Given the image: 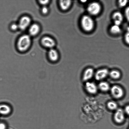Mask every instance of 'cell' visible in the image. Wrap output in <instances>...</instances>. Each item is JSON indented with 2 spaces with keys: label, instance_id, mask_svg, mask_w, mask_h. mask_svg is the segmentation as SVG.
I'll use <instances>...</instances> for the list:
<instances>
[{
  "label": "cell",
  "instance_id": "24",
  "mask_svg": "<svg viewBox=\"0 0 129 129\" xmlns=\"http://www.w3.org/2000/svg\"><path fill=\"white\" fill-rule=\"evenodd\" d=\"M11 28L13 30H16L19 28L18 24L13 23L11 25Z\"/></svg>",
  "mask_w": 129,
  "mask_h": 129
},
{
  "label": "cell",
  "instance_id": "14",
  "mask_svg": "<svg viewBox=\"0 0 129 129\" xmlns=\"http://www.w3.org/2000/svg\"><path fill=\"white\" fill-rule=\"evenodd\" d=\"M40 28L39 25L36 24L32 25L29 27V33L31 36H34L36 35L39 32Z\"/></svg>",
  "mask_w": 129,
  "mask_h": 129
},
{
  "label": "cell",
  "instance_id": "25",
  "mask_svg": "<svg viewBox=\"0 0 129 129\" xmlns=\"http://www.w3.org/2000/svg\"><path fill=\"white\" fill-rule=\"evenodd\" d=\"M124 110L125 114L129 116V105L125 106Z\"/></svg>",
  "mask_w": 129,
  "mask_h": 129
},
{
  "label": "cell",
  "instance_id": "17",
  "mask_svg": "<svg viewBox=\"0 0 129 129\" xmlns=\"http://www.w3.org/2000/svg\"><path fill=\"white\" fill-rule=\"evenodd\" d=\"M109 75L111 78L115 79H118L121 76L120 72L118 70H115L109 72Z\"/></svg>",
  "mask_w": 129,
  "mask_h": 129
},
{
  "label": "cell",
  "instance_id": "6",
  "mask_svg": "<svg viewBox=\"0 0 129 129\" xmlns=\"http://www.w3.org/2000/svg\"><path fill=\"white\" fill-rule=\"evenodd\" d=\"M31 20L30 18L27 16H24L20 19L18 24L19 28L22 30L26 29L29 25Z\"/></svg>",
  "mask_w": 129,
  "mask_h": 129
},
{
  "label": "cell",
  "instance_id": "7",
  "mask_svg": "<svg viewBox=\"0 0 129 129\" xmlns=\"http://www.w3.org/2000/svg\"><path fill=\"white\" fill-rule=\"evenodd\" d=\"M108 70L106 68H103L97 70L94 74L95 79L97 81L101 80L109 75Z\"/></svg>",
  "mask_w": 129,
  "mask_h": 129
},
{
  "label": "cell",
  "instance_id": "21",
  "mask_svg": "<svg viewBox=\"0 0 129 129\" xmlns=\"http://www.w3.org/2000/svg\"><path fill=\"white\" fill-rule=\"evenodd\" d=\"M125 15L126 19L129 22V6L126 8L125 11Z\"/></svg>",
  "mask_w": 129,
  "mask_h": 129
},
{
  "label": "cell",
  "instance_id": "22",
  "mask_svg": "<svg viewBox=\"0 0 129 129\" xmlns=\"http://www.w3.org/2000/svg\"><path fill=\"white\" fill-rule=\"evenodd\" d=\"M124 39L126 42L129 45V31H127L125 34Z\"/></svg>",
  "mask_w": 129,
  "mask_h": 129
},
{
  "label": "cell",
  "instance_id": "28",
  "mask_svg": "<svg viewBox=\"0 0 129 129\" xmlns=\"http://www.w3.org/2000/svg\"></svg>",
  "mask_w": 129,
  "mask_h": 129
},
{
  "label": "cell",
  "instance_id": "9",
  "mask_svg": "<svg viewBox=\"0 0 129 129\" xmlns=\"http://www.w3.org/2000/svg\"><path fill=\"white\" fill-rule=\"evenodd\" d=\"M12 111L11 107L6 103L0 104V115L7 116L10 114Z\"/></svg>",
  "mask_w": 129,
  "mask_h": 129
},
{
  "label": "cell",
  "instance_id": "18",
  "mask_svg": "<svg viewBox=\"0 0 129 129\" xmlns=\"http://www.w3.org/2000/svg\"><path fill=\"white\" fill-rule=\"evenodd\" d=\"M107 106L108 109L111 111H115L118 108L117 104L116 102L113 101L108 102Z\"/></svg>",
  "mask_w": 129,
  "mask_h": 129
},
{
  "label": "cell",
  "instance_id": "10",
  "mask_svg": "<svg viewBox=\"0 0 129 129\" xmlns=\"http://www.w3.org/2000/svg\"><path fill=\"white\" fill-rule=\"evenodd\" d=\"M48 58L50 61L55 63L58 60L59 56L58 52L53 48L50 49L48 54Z\"/></svg>",
  "mask_w": 129,
  "mask_h": 129
},
{
  "label": "cell",
  "instance_id": "15",
  "mask_svg": "<svg viewBox=\"0 0 129 129\" xmlns=\"http://www.w3.org/2000/svg\"><path fill=\"white\" fill-rule=\"evenodd\" d=\"M98 88L101 91L106 92L110 89L109 84L107 82L105 81H101L99 84Z\"/></svg>",
  "mask_w": 129,
  "mask_h": 129
},
{
  "label": "cell",
  "instance_id": "11",
  "mask_svg": "<svg viewBox=\"0 0 129 129\" xmlns=\"http://www.w3.org/2000/svg\"><path fill=\"white\" fill-rule=\"evenodd\" d=\"M42 44L45 47L52 48L55 45V43L54 40L51 38L48 37H45L42 40Z\"/></svg>",
  "mask_w": 129,
  "mask_h": 129
},
{
  "label": "cell",
  "instance_id": "1",
  "mask_svg": "<svg viewBox=\"0 0 129 129\" xmlns=\"http://www.w3.org/2000/svg\"><path fill=\"white\" fill-rule=\"evenodd\" d=\"M30 37L27 35L21 36L17 42V47L18 50L21 52H24L27 50L31 43Z\"/></svg>",
  "mask_w": 129,
  "mask_h": 129
},
{
  "label": "cell",
  "instance_id": "26",
  "mask_svg": "<svg viewBox=\"0 0 129 129\" xmlns=\"http://www.w3.org/2000/svg\"><path fill=\"white\" fill-rule=\"evenodd\" d=\"M48 10L47 8L45 6L43 7L42 8V12L43 14H45L47 13L48 12Z\"/></svg>",
  "mask_w": 129,
  "mask_h": 129
},
{
  "label": "cell",
  "instance_id": "2",
  "mask_svg": "<svg viewBox=\"0 0 129 129\" xmlns=\"http://www.w3.org/2000/svg\"><path fill=\"white\" fill-rule=\"evenodd\" d=\"M81 24L83 29L86 31L91 30L94 26V22L93 19L88 15H85L82 17Z\"/></svg>",
  "mask_w": 129,
  "mask_h": 129
},
{
  "label": "cell",
  "instance_id": "3",
  "mask_svg": "<svg viewBox=\"0 0 129 129\" xmlns=\"http://www.w3.org/2000/svg\"><path fill=\"white\" fill-rule=\"evenodd\" d=\"M125 114L124 109L118 108L115 110L113 115L114 121L118 124L123 123L125 119Z\"/></svg>",
  "mask_w": 129,
  "mask_h": 129
},
{
  "label": "cell",
  "instance_id": "4",
  "mask_svg": "<svg viewBox=\"0 0 129 129\" xmlns=\"http://www.w3.org/2000/svg\"><path fill=\"white\" fill-rule=\"evenodd\" d=\"M110 90L112 95L115 99H120L124 95V92L123 89L119 86L113 85L110 88Z\"/></svg>",
  "mask_w": 129,
  "mask_h": 129
},
{
  "label": "cell",
  "instance_id": "5",
  "mask_svg": "<svg viewBox=\"0 0 129 129\" xmlns=\"http://www.w3.org/2000/svg\"><path fill=\"white\" fill-rule=\"evenodd\" d=\"M101 6L100 4L96 2L90 3L87 8V11L90 14L95 15L98 14L100 11Z\"/></svg>",
  "mask_w": 129,
  "mask_h": 129
},
{
  "label": "cell",
  "instance_id": "20",
  "mask_svg": "<svg viewBox=\"0 0 129 129\" xmlns=\"http://www.w3.org/2000/svg\"><path fill=\"white\" fill-rule=\"evenodd\" d=\"M127 1L126 0H120L119 1L118 4L119 6L123 7L126 6L127 3Z\"/></svg>",
  "mask_w": 129,
  "mask_h": 129
},
{
  "label": "cell",
  "instance_id": "23",
  "mask_svg": "<svg viewBox=\"0 0 129 129\" xmlns=\"http://www.w3.org/2000/svg\"><path fill=\"white\" fill-rule=\"evenodd\" d=\"M6 124L4 122H0V129H7Z\"/></svg>",
  "mask_w": 129,
  "mask_h": 129
},
{
  "label": "cell",
  "instance_id": "16",
  "mask_svg": "<svg viewBox=\"0 0 129 129\" xmlns=\"http://www.w3.org/2000/svg\"><path fill=\"white\" fill-rule=\"evenodd\" d=\"M71 4V1L70 0H61L59 3L61 8L63 10L68 9L70 7Z\"/></svg>",
  "mask_w": 129,
  "mask_h": 129
},
{
  "label": "cell",
  "instance_id": "19",
  "mask_svg": "<svg viewBox=\"0 0 129 129\" xmlns=\"http://www.w3.org/2000/svg\"><path fill=\"white\" fill-rule=\"evenodd\" d=\"M121 31L119 26L114 24L110 27V31L112 34H117L119 33Z\"/></svg>",
  "mask_w": 129,
  "mask_h": 129
},
{
  "label": "cell",
  "instance_id": "12",
  "mask_svg": "<svg viewBox=\"0 0 129 129\" xmlns=\"http://www.w3.org/2000/svg\"><path fill=\"white\" fill-rule=\"evenodd\" d=\"M94 75V71L91 68H88L86 69L84 72L82 80L84 81H87L91 79Z\"/></svg>",
  "mask_w": 129,
  "mask_h": 129
},
{
  "label": "cell",
  "instance_id": "13",
  "mask_svg": "<svg viewBox=\"0 0 129 129\" xmlns=\"http://www.w3.org/2000/svg\"><path fill=\"white\" fill-rule=\"evenodd\" d=\"M112 18L114 21V24L119 26L123 20V16L121 13L117 11L113 14Z\"/></svg>",
  "mask_w": 129,
  "mask_h": 129
},
{
  "label": "cell",
  "instance_id": "8",
  "mask_svg": "<svg viewBox=\"0 0 129 129\" xmlns=\"http://www.w3.org/2000/svg\"><path fill=\"white\" fill-rule=\"evenodd\" d=\"M86 90L88 93L91 94H94L97 92L98 87L94 82H87L85 85Z\"/></svg>",
  "mask_w": 129,
  "mask_h": 129
},
{
  "label": "cell",
  "instance_id": "27",
  "mask_svg": "<svg viewBox=\"0 0 129 129\" xmlns=\"http://www.w3.org/2000/svg\"><path fill=\"white\" fill-rule=\"evenodd\" d=\"M48 0H40L39 1L40 3L44 5H45L46 4H47L49 2Z\"/></svg>",
  "mask_w": 129,
  "mask_h": 129
}]
</instances>
